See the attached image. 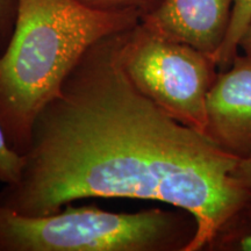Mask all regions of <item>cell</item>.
Instances as JSON below:
<instances>
[{
	"label": "cell",
	"mask_w": 251,
	"mask_h": 251,
	"mask_svg": "<svg viewBox=\"0 0 251 251\" xmlns=\"http://www.w3.org/2000/svg\"><path fill=\"white\" fill-rule=\"evenodd\" d=\"M197 220L184 209L111 213L72 207L26 216L0 206V251H188Z\"/></svg>",
	"instance_id": "3"
},
{
	"label": "cell",
	"mask_w": 251,
	"mask_h": 251,
	"mask_svg": "<svg viewBox=\"0 0 251 251\" xmlns=\"http://www.w3.org/2000/svg\"><path fill=\"white\" fill-rule=\"evenodd\" d=\"M18 14V0H0V56L7 48Z\"/></svg>",
	"instance_id": "11"
},
{
	"label": "cell",
	"mask_w": 251,
	"mask_h": 251,
	"mask_svg": "<svg viewBox=\"0 0 251 251\" xmlns=\"http://www.w3.org/2000/svg\"><path fill=\"white\" fill-rule=\"evenodd\" d=\"M121 58L141 93L175 120L203 133L207 96L219 72L213 56L140 21L122 33Z\"/></svg>",
	"instance_id": "4"
},
{
	"label": "cell",
	"mask_w": 251,
	"mask_h": 251,
	"mask_svg": "<svg viewBox=\"0 0 251 251\" xmlns=\"http://www.w3.org/2000/svg\"><path fill=\"white\" fill-rule=\"evenodd\" d=\"M203 134L238 161L251 159V56L218 72L206 101Z\"/></svg>",
	"instance_id": "5"
},
{
	"label": "cell",
	"mask_w": 251,
	"mask_h": 251,
	"mask_svg": "<svg viewBox=\"0 0 251 251\" xmlns=\"http://www.w3.org/2000/svg\"><path fill=\"white\" fill-rule=\"evenodd\" d=\"M233 177L237 180V183L251 192V159L238 162L233 172Z\"/></svg>",
	"instance_id": "12"
},
{
	"label": "cell",
	"mask_w": 251,
	"mask_h": 251,
	"mask_svg": "<svg viewBox=\"0 0 251 251\" xmlns=\"http://www.w3.org/2000/svg\"><path fill=\"white\" fill-rule=\"evenodd\" d=\"M142 18L135 9L106 11L80 0H18L13 34L0 56V124L15 152H27L37 115L87 50Z\"/></svg>",
	"instance_id": "2"
},
{
	"label": "cell",
	"mask_w": 251,
	"mask_h": 251,
	"mask_svg": "<svg viewBox=\"0 0 251 251\" xmlns=\"http://www.w3.org/2000/svg\"><path fill=\"white\" fill-rule=\"evenodd\" d=\"M233 4L234 0H162L141 21L214 58L227 35Z\"/></svg>",
	"instance_id": "6"
},
{
	"label": "cell",
	"mask_w": 251,
	"mask_h": 251,
	"mask_svg": "<svg viewBox=\"0 0 251 251\" xmlns=\"http://www.w3.org/2000/svg\"><path fill=\"white\" fill-rule=\"evenodd\" d=\"M240 48L243 50L244 54L251 56V25L244 31L242 39L240 41Z\"/></svg>",
	"instance_id": "13"
},
{
	"label": "cell",
	"mask_w": 251,
	"mask_h": 251,
	"mask_svg": "<svg viewBox=\"0 0 251 251\" xmlns=\"http://www.w3.org/2000/svg\"><path fill=\"white\" fill-rule=\"evenodd\" d=\"M91 7L106 11H126L135 9L147 15L155 9L162 0H80Z\"/></svg>",
	"instance_id": "10"
},
{
	"label": "cell",
	"mask_w": 251,
	"mask_h": 251,
	"mask_svg": "<svg viewBox=\"0 0 251 251\" xmlns=\"http://www.w3.org/2000/svg\"><path fill=\"white\" fill-rule=\"evenodd\" d=\"M124 31L91 47L37 115L20 179L2 187L0 206L45 216L85 198L162 201L194 216L188 251H202L251 192L233 177L237 158L131 83Z\"/></svg>",
	"instance_id": "1"
},
{
	"label": "cell",
	"mask_w": 251,
	"mask_h": 251,
	"mask_svg": "<svg viewBox=\"0 0 251 251\" xmlns=\"http://www.w3.org/2000/svg\"><path fill=\"white\" fill-rule=\"evenodd\" d=\"M251 25V0H234L230 24L221 48L214 56L219 70H227L233 64L240 49V41Z\"/></svg>",
	"instance_id": "8"
},
{
	"label": "cell",
	"mask_w": 251,
	"mask_h": 251,
	"mask_svg": "<svg viewBox=\"0 0 251 251\" xmlns=\"http://www.w3.org/2000/svg\"><path fill=\"white\" fill-rule=\"evenodd\" d=\"M203 251H251V201L244 203L218 228Z\"/></svg>",
	"instance_id": "7"
},
{
	"label": "cell",
	"mask_w": 251,
	"mask_h": 251,
	"mask_svg": "<svg viewBox=\"0 0 251 251\" xmlns=\"http://www.w3.org/2000/svg\"><path fill=\"white\" fill-rule=\"evenodd\" d=\"M25 158L8 146L0 124V183L11 185L20 179Z\"/></svg>",
	"instance_id": "9"
}]
</instances>
